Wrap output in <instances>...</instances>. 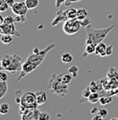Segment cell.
<instances>
[{
  "label": "cell",
  "instance_id": "cell-1",
  "mask_svg": "<svg viewBox=\"0 0 118 120\" xmlns=\"http://www.w3.org/2000/svg\"><path fill=\"white\" fill-rule=\"evenodd\" d=\"M55 47V44H51V45H47L44 50H40L39 53H32L31 55H30L27 57V59L25 60L24 63H22V68H21V71L20 74L18 75V79H16V81H19L21 79H23L26 75H28L29 73L34 71L44 60L46 55L53 50Z\"/></svg>",
  "mask_w": 118,
  "mask_h": 120
},
{
  "label": "cell",
  "instance_id": "cell-2",
  "mask_svg": "<svg viewBox=\"0 0 118 120\" xmlns=\"http://www.w3.org/2000/svg\"><path fill=\"white\" fill-rule=\"evenodd\" d=\"M114 27L115 25H112L111 27L97 29V28H93L91 24L88 25L86 27V45L92 44L94 45H97L98 44L102 43L106 38L108 33L113 29H114Z\"/></svg>",
  "mask_w": 118,
  "mask_h": 120
},
{
  "label": "cell",
  "instance_id": "cell-3",
  "mask_svg": "<svg viewBox=\"0 0 118 120\" xmlns=\"http://www.w3.org/2000/svg\"><path fill=\"white\" fill-rule=\"evenodd\" d=\"M62 77H63V74H60V75L54 74L49 81L48 88L52 93L57 94L59 96L63 97L66 95L68 92V85L63 81Z\"/></svg>",
  "mask_w": 118,
  "mask_h": 120
},
{
  "label": "cell",
  "instance_id": "cell-4",
  "mask_svg": "<svg viewBox=\"0 0 118 120\" xmlns=\"http://www.w3.org/2000/svg\"><path fill=\"white\" fill-rule=\"evenodd\" d=\"M80 28H81V24L77 19H67L63 23V30L66 34H68V35L76 34L80 30Z\"/></svg>",
  "mask_w": 118,
  "mask_h": 120
},
{
  "label": "cell",
  "instance_id": "cell-5",
  "mask_svg": "<svg viewBox=\"0 0 118 120\" xmlns=\"http://www.w3.org/2000/svg\"><path fill=\"white\" fill-rule=\"evenodd\" d=\"M20 105L25 106L27 109L37 108L38 104L36 101V94L31 91H26L21 95L20 98Z\"/></svg>",
  "mask_w": 118,
  "mask_h": 120
},
{
  "label": "cell",
  "instance_id": "cell-6",
  "mask_svg": "<svg viewBox=\"0 0 118 120\" xmlns=\"http://www.w3.org/2000/svg\"><path fill=\"white\" fill-rule=\"evenodd\" d=\"M0 32L1 34H8V35H12L15 37H19L20 33L18 30H17L15 23L12 24H0Z\"/></svg>",
  "mask_w": 118,
  "mask_h": 120
},
{
  "label": "cell",
  "instance_id": "cell-7",
  "mask_svg": "<svg viewBox=\"0 0 118 120\" xmlns=\"http://www.w3.org/2000/svg\"><path fill=\"white\" fill-rule=\"evenodd\" d=\"M22 68V63H21V57L18 55H12V59L10 66L7 68V71L15 73L17 71H21Z\"/></svg>",
  "mask_w": 118,
  "mask_h": 120
},
{
  "label": "cell",
  "instance_id": "cell-8",
  "mask_svg": "<svg viewBox=\"0 0 118 120\" xmlns=\"http://www.w3.org/2000/svg\"><path fill=\"white\" fill-rule=\"evenodd\" d=\"M41 112L37 108L26 109L21 114V119L23 120H39Z\"/></svg>",
  "mask_w": 118,
  "mask_h": 120
},
{
  "label": "cell",
  "instance_id": "cell-9",
  "mask_svg": "<svg viewBox=\"0 0 118 120\" xmlns=\"http://www.w3.org/2000/svg\"><path fill=\"white\" fill-rule=\"evenodd\" d=\"M67 19H69L68 15H67V9H59L58 11L56 12V15L55 17V19L51 22V25L53 27H55L57 24L61 23V22L64 23Z\"/></svg>",
  "mask_w": 118,
  "mask_h": 120
},
{
  "label": "cell",
  "instance_id": "cell-10",
  "mask_svg": "<svg viewBox=\"0 0 118 120\" xmlns=\"http://www.w3.org/2000/svg\"><path fill=\"white\" fill-rule=\"evenodd\" d=\"M11 10L15 15H27L29 8L24 1V2H16L12 6Z\"/></svg>",
  "mask_w": 118,
  "mask_h": 120
},
{
  "label": "cell",
  "instance_id": "cell-11",
  "mask_svg": "<svg viewBox=\"0 0 118 120\" xmlns=\"http://www.w3.org/2000/svg\"><path fill=\"white\" fill-rule=\"evenodd\" d=\"M35 94L38 105H43L47 102V94L44 90H38L35 92Z\"/></svg>",
  "mask_w": 118,
  "mask_h": 120
},
{
  "label": "cell",
  "instance_id": "cell-12",
  "mask_svg": "<svg viewBox=\"0 0 118 120\" xmlns=\"http://www.w3.org/2000/svg\"><path fill=\"white\" fill-rule=\"evenodd\" d=\"M12 59V55H4L1 59V70H7L10 66Z\"/></svg>",
  "mask_w": 118,
  "mask_h": 120
},
{
  "label": "cell",
  "instance_id": "cell-13",
  "mask_svg": "<svg viewBox=\"0 0 118 120\" xmlns=\"http://www.w3.org/2000/svg\"><path fill=\"white\" fill-rule=\"evenodd\" d=\"M106 49H107V45H105L103 42H102V43H100V44H98L96 45L95 54L100 56H102V57L106 56Z\"/></svg>",
  "mask_w": 118,
  "mask_h": 120
},
{
  "label": "cell",
  "instance_id": "cell-14",
  "mask_svg": "<svg viewBox=\"0 0 118 120\" xmlns=\"http://www.w3.org/2000/svg\"><path fill=\"white\" fill-rule=\"evenodd\" d=\"M55 8H60L62 6H66V7L71 6V4H73L75 0H55Z\"/></svg>",
  "mask_w": 118,
  "mask_h": 120
},
{
  "label": "cell",
  "instance_id": "cell-15",
  "mask_svg": "<svg viewBox=\"0 0 118 120\" xmlns=\"http://www.w3.org/2000/svg\"><path fill=\"white\" fill-rule=\"evenodd\" d=\"M88 17V11L83 8H77V19L78 20H83L85 19L86 18Z\"/></svg>",
  "mask_w": 118,
  "mask_h": 120
},
{
  "label": "cell",
  "instance_id": "cell-16",
  "mask_svg": "<svg viewBox=\"0 0 118 120\" xmlns=\"http://www.w3.org/2000/svg\"><path fill=\"white\" fill-rule=\"evenodd\" d=\"M95 52H96V45H92V44L86 45L85 53H84V56H87V55H91V54H94Z\"/></svg>",
  "mask_w": 118,
  "mask_h": 120
},
{
  "label": "cell",
  "instance_id": "cell-17",
  "mask_svg": "<svg viewBox=\"0 0 118 120\" xmlns=\"http://www.w3.org/2000/svg\"><path fill=\"white\" fill-rule=\"evenodd\" d=\"M61 60L65 64H69L73 61V56L70 53H64L61 56Z\"/></svg>",
  "mask_w": 118,
  "mask_h": 120
},
{
  "label": "cell",
  "instance_id": "cell-18",
  "mask_svg": "<svg viewBox=\"0 0 118 120\" xmlns=\"http://www.w3.org/2000/svg\"><path fill=\"white\" fill-rule=\"evenodd\" d=\"M100 99L101 97L98 92H91V94L88 96V101L91 104H96L97 102H100Z\"/></svg>",
  "mask_w": 118,
  "mask_h": 120
},
{
  "label": "cell",
  "instance_id": "cell-19",
  "mask_svg": "<svg viewBox=\"0 0 118 120\" xmlns=\"http://www.w3.org/2000/svg\"><path fill=\"white\" fill-rule=\"evenodd\" d=\"M7 92V81H0V98H3Z\"/></svg>",
  "mask_w": 118,
  "mask_h": 120
},
{
  "label": "cell",
  "instance_id": "cell-20",
  "mask_svg": "<svg viewBox=\"0 0 118 120\" xmlns=\"http://www.w3.org/2000/svg\"><path fill=\"white\" fill-rule=\"evenodd\" d=\"M25 3L30 10L36 8L39 6V0H25Z\"/></svg>",
  "mask_w": 118,
  "mask_h": 120
},
{
  "label": "cell",
  "instance_id": "cell-21",
  "mask_svg": "<svg viewBox=\"0 0 118 120\" xmlns=\"http://www.w3.org/2000/svg\"><path fill=\"white\" fill-rule=\"evenodd\" d=\"M13 37L12 35H8V34H2L1 36V42L5 45H9L12 43L13 41Z\"/></svg>",
  "mask_w": 118,
  "mask_h": 120
},
{
  "label": "cell",
  "instance_id": "cell-22",
  "mask_svg": "<svg viewBox=\"0 0 118 120\" xmlns=\"http://www.w3.org/2000/svg\"><path fill=\"white\" fill-rule=\"evenodd\" d=\"M67 15H68V19H77V8H68V9H67Z\"/></svg>",
  "mask_w": 118,
  "mask_h": 120
},
{
  "label": "cell",
  "instance_id": "cell-23",
  "mask_svg": "<svg viewBox=\"0 0 118 120\" xmlns=\"http://www.w3.org/2000/svg\"><path fill=\"white\" fill-rule=\"evenodd\" d=\"M9 105L7 104V103H3L2 105H0V113L2 115H7L9 111Z\"/></svg>",
  "mask_w": 118,
  "mask_h": 120
},
{
  "label": "cell",
  "instance_id": "cell-24",
  "mask_svg": "<svg viewBox=\"0 0 118 120\" xmlns=\"http://www.w3.org/2000/svg\"><path fill=\"white\" fill-rule=\"evenodd\" d=\"M15 23H24L27 20L26 15H16L15 16Z\"/></svg>",
  "mask_w": 118,
  "mask_h": 120
},
{
  "label": "cell",
  "instance_id": "cell-25",
  "mask_svg": "<svg viewBox=\"0 0 118 120\" xmlns=\"http://www.w3.org/2000/svg\"><path fill=\"white\" fill-rule=\"evenodd\" d=\"M62 79H63V81H64L66 84L68 85V84L71 82V80H72V79H73V76L71 75L70 73H68V74H63Z\"/></svg>",
  "mask_w": 118,
  "mask_h": 120
},
{
  "label": "cell",
  "instance_id": "cell-26",
  "mask_svg": "<svg viewBox=\"0 0 118 120\" xmlns=\"http://www.w3.org/2000/svg\"><path fill=\"white\" fill-rule=\"evenodd\" d=\"M68 72L73 76V78H76L77 76V73H78V68L77 66H72L68 68Z\"/></svg>",
  "mask_w": 118,
  "mask_h": 120
},
{
  "label": "cell",
  "instance_id": "cell-27",
  "mask_svg": "<svg viewBox=\"0 0 118 120\" xmlns=\"http://www.w3.org/2000/svg\"><path fill=\"white\" fill-rule=\"evenodd\" d=\"M112 101H113L112 97H101V99H100V103L103 105H108V104L112 103Z\"/></svg>",
  "mask_w": 118,
  "mask_h": 120
},
{
  "label": "cell",
  "instance_id": "cell-28",
  "mask_svg": "<svg viewBox=\"0 0 118 120\" xmlns=\"http://www.w3.org/2000/svg\"><path fill=\"white\" fill-rule=\"evenodd\" d=\"M4 24H12V23H15V19L12 17V16H7L4 18Z\"/></svg>",
  "mask_w": 118,
  "mask_h": 120
},
{
  "label": "cell",
  "instance_id": "cell-29",
  "mask_svg": "<svg viewBox=\"0 0 118 120\" xmlns=\"http://www.w3.org/2000/svg\"><path fill=\"white\" fill-rule=\"evenodd\" d=\"M10 7L6 3V1H3V2H0V11L1 12H5L7 11Z\"/></svg>",
  "mask_w": 118,
  "mask_h": 120
},
{
  "label": "cell",
  "instance_id": "cell-30",
  "mask_svg": "<svg viewBox=\"0 0 118 120\" xmlns=\"http://www.w3.org/2000/svg\"><path fill=\"white\" fill-rule=\"evenodd\" d=\"M88 87H89V89L92 92H98V90H99V88H98L95 81H91L90 84L88 85Z\"/></svg>",
  "mask_w": 118,
  "mask_h": 120
},
{
  "label": "cell",
  "instance_id": "cell-31",
  "mask_svg": "<svg viewBox=\"0 0 118 120\" xmlns=\"http://www.w3.org/2000/svg\"><path fill=\"white\" fill-rule=\"evenodd\" d=\"M97 114H98V115H100L103 119H104V118H106V117L108 116V111H107V109H105V108L100 109V110L98 111V113H97Z\"/></svg>",
  "mask_w": 118,
  "mask_h": 120
},
{
  "label": "cell",
  "instance_id": "cell-32",
  "mask_svg": "<svg viewBox=\"0 0 118 120\" xmlns=\"http://www.w3.org/2000/svg\"><path fill=\"white\" fill-rule=\"evenodd\" d=\"M50 118H51V116L47 112H41L39 120H50Z\"/></svg>",
  "mask_w": 118,
  "mask_h": 120
},
{
  "label": "cell",
  "instance_id": "cell-33",
  "mask_svg": "<svg viewBox=\"0 0 118 120\" xmlns=\"http://www.w3.org/2000/svg\"><path fill=\"white\" fill-rule=\"evenodd\" d=\"M8 80V76L7 73H6L4 70L0 72V81H7Z\"/></svg>",
  "mask_w": 118,
  "mask_h": 120
},
{
  "label": "cell",
  "instance_id": "cell-34",
  "mask_svg": "<svg viewBox=\"0 0 118 120\" xmlns=\"http://www.w3.org/2000/svg\"><path fill=\"white\" fill-rule=\"evenodd\" d=\"M91 90H90V89H89V87H87V88H85L84 89V90H83V92H82V96L84 97V98H87L88 99V96L91 94Z\"/></svg>",
  "mask_w": 118,
  "mask_h": 120
},
{
  "label": "cell",
  "instance_id": "cell-35",
  "mask_svg": "<svg viewBox=\"0 0 118 120\" xmlns=\"http://www.w3.org/2000/svg\"><path fill=\"white\" fill-rule=\"evenodd\" d=\"M80 21V24H81V26H83V27H87L88 25H89L90 23H91V20H90V19L89 18H86L85 19H83V20H79Z\"/></svg>",
  "mask_w": 118,
  "mask_h": 120
},
{
  "label": "cell",
  "instance_id": "cell-36",
  "mask_svg": "<svg viewBox=\"0 0 118 120\" xmlns=\"http://www.w3.org/2000/svg\"><path fill=\"white\" fill-rule=\"evenodd\" d=\"M113 49H114V45H113L107 46V49H106V56H112V54H113Z\"/></svg>",
  "mask_w": 118,
  "mask_h": 120
},
{
  "label": "cell",
  "instance_id": "cell-37",
  "mask_svg": "<svg viewBox=\"0 0 118 120\" xmlns=\"http://www.w3.org/2000/svg\"><path fill=\"white\" fill-rule=\"evenodd\" d=\"M91 120H103V118L100 116V115H98V114H95L94 116H93V117H92V119Z\"/></svg>",
  "mask_w": 118,
  "mask_h": 120
},
{
  "label": "cell",
  "instance_id": "cell-38",
  "mask_svg": "<svg viewBox=\"0 0 118 120\" xmlns=\"http://www.w3.org/2000/svg\"><path fill=\"white\" fill-rule=\"evenodd\" d=\"M6 3H7L10 8H12V6L14 5L16 2H15V0H6Z\"/></svg>",
  "mask_w": 118,
  "mask_h": 120
},
{
  "label": "cell",
  "instance_id": "cell-39",
  "mask_svg": "<svg viewBox=\"0 0 118 120\" xmlns=\"http://www.w3.org/2000/svg\"><path fill=\"white\" fill-rule=\"evenodd\" d=\"M39 52H40V50H39L37 47H35V48L33 49V52H32V53H35V54H36V53H39Z\"/></svg>",
  "mask_w": 118,
  "mask_h": 120
},
{
  "label": "cell",
  "instance_id": "cell-40",
  "mask_svg": "<svg viewBox=\"0 0 118 120\" xmlns=\"http://www.w3.org/2000/svg\"><path fill=\"white\" fill-rule=\"evenodd\" d=\"M4 22V17L3 16H0V24H2Z\"/></svg>",
  "mask_w": 118,
  "mask_h": 120
},
{
  "label": "cell",
  "instance_id": "cell-41",
  "mask_svg": "<svg viewBox=\"0 0 118 120\" xmlns=\"http://www.w3.org/2000/svg\"><path fill=\"white\" fill-rule=\"evenodd\" d=\"M98 111H99V110H98L97 108H94V109H92V110H91V113H92V114H94V113H96V112H98Z\"/></svg>",
  "mask_w": 118,
  "mask_h": 120
},
{
  "label": "cell",
  "instance_id": "cell-42",
  "mask_svg": "<svg viewBox=\"0 0 118 120\" xmlns=\"http://www.w3.org/2000/svg\"><path fill=\"white\" fill-rule=\"evenodd\" d=\"M111 120H118V118H115V117H114V118H112Z\"/></svg>",
  "mask_w": 118,
  "mask_h": 120
},
{
  "label": "cell",
  "instance_id": "cell-43",
  "mask_svg": "<svg viewBox=\"0 0 118 120\" xmlns=\"http://www.w3.org/2000/svg\"><path fill=\"white\" fill-rule=\"evenodd\" d=\"M78 1H82V0H75V2H78Z\"/></svg>",
  "mask_w": 118,
  "mask_h": 120
},
{
  "label": "cell",
  "instance_id": "cell-44",
  "mask_svg": "<svg viewBox=\"0 0 118 120\" xmlns=\"http://www.w3.org/2000/svg\"><path fill=\"white\" fill-rule=\"evenodd\" d=\"M0 1H1V2H3V1H6V0H0Z\"/></svg>",
  "mask_w": 118,
  "mask_h": 120
},
{
  "label": "cell",
  "instance_id": "cell-45",
  "mask_svg": "<svg viewBox=\"0 0 118 120\" xmlns=\"http://www.w3.org/2000/svg\"><path fill=\"white\" fill-rule=\"evenodd\" d=\"M21 120H23V119H21Z\"/></svg>",
  "mask_w": 118,
  "mask_h": 120
}]
</instances>
